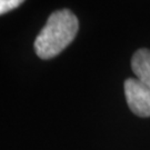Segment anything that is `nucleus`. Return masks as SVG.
<instances>
[{"instance_id": "nucleus-1", "label": "nucleus", "mask_w": 150, "mask_h": 150, "mask_svg": "<svg viewBox=\"0 0 150 150\" xmlns=\"http://www.w3.org/2000/svg\"><path fill=\"white\" fill-rule=\"evenodd\" d=\"M79 29L76 15L69 9L52 12L35 40V51L41 59H51L72 42Z\"/></svg>"}, {"instance_id": "nucleus-2", "label": "nucleus", "mask_w": 150, "mask_h": 150, "mask_svg": "<svg viewBox=\"0 0 150 150\" xmlns=\"http://www.w3.org/2000/svg\"><path fill=\"white\" fill-rule=\"evenodd\" d=\"M125 95L130 110L139 117H150V88L138 79L125 81Z\"/></svg>"}, {"instance_id": "nucleus-3", "label": "nucleus", "mask_w": 150, "mask_h": 150, "mask_svg": "<svg viewBox=\"0 0 150 150\" xmlns=\"http://www.w3.org/2000/svg\"><path fill=\"white\" fill-rule=\"evenodd\" d=\"M131 68L137 79L150 88V50L139 49L131 59Z\"/></svg>"}, {"instance_id": "nucleus-4", "label": "nucleus", "mask_w": 150, "mask_h": 150, "mask_svg": "<svg viewBox=\"0 0 150 150\" xmlns=\"http://www.w3.org/2000/svg\"><path fill=\"white\" fill-rule=\"evenodd\" d=\"M22 4L21 0H0V16L13 10Z\"/></svg>"}]
</instances>
